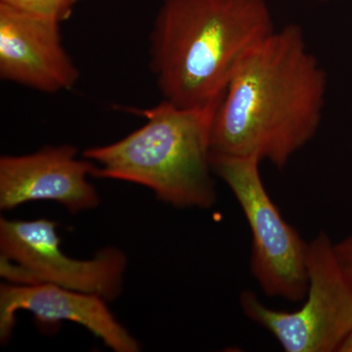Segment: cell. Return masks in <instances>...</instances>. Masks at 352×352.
<instances>
[{
	"instance_id": "obj_1",
	"label": "cell",
	"mask_w": 352,
	"mask_h": 352,
	"mask_svg": "<svg viewBox=\"0 0 352 352\" xmlns=\"http://www.w3.org/2000/svg\"><path fill=\"white\" fill-rule=\"evenodd\" d=\"M327 75L300 25L275 30L227 83L212 129V154L284 168L320 127Z\"/></svg>"
},
{
	"instance_id": "obj_2",
	"label": "cell",
	"mask_w": 352,
	"mask_h": 352,
	"mask_svg": "<svg viewBox=\"0 0 352 352\" xmlns=\"http://www.w3.org/2000/svg\"><path fill=\"white\" fill-rule=\"evenodd\" d=\"M275 30L267 0H162L149 65L163 100L182 108L217 100L245 55Z\"/></svg>"
},
{
	"instance_id": "obj_3",
	"label": "cell",
	"mask_w": 352,
	"mask_h": 352,
	"mask_svg": "<svg viewBox=\"0 0 352 352\" xmlns=\"http://www.w3.org/2000/svg\"><path fill=\"white\" fill-rule=\"evenodd\" d=\"M221 98L201 107L163 100L145 110L131 109L145 118V124L82 156L95 164V177L141 185L175 208H210L217 201L212 129Z\"/></svg>"
},
{
	"instance_id": "obj_4",
	"label": "cell",
	"mask_w": 352,
	"mask_h": 352,
	"mask_svg": "<svg viewBox=\"0 0 352 352\" xmlns=\"http://www.w3.org/2000/svg\"><path fill=\"white\" fill-rule=\"evenodd\" d=\"M307 276V300L296 311L267 307L251 291L241 294V307L251 320L267 329L285 351H339L352 331V279L326 233L308 244Z\"/></svg>"
},
{
	"instance_id": "obj_5",
	"label": "cell",
	"mask_w": 352,
	"mask_h": 352,
	"mask_svg": "<svg viewBox=\"0 0 352 352\" xmlns=\"http://www.w3.org/2000/svg\"><path fill=\"white\" fill-rule=\"evenodd\" d=\"M212 170L237 199L252 236L251 271L268 296L300 302L308 289V244L282 217L261 179L256 157L212 154Z\"/></svg>"
},
{
	"instance_id": "obj_6",
	"label": "cell",
	"mask_w": 352,
	"mask_h": 352,
	"mask_svg": "<svg viewBox=\"0 0 352 352\" xmlns=\"http://www.w3.org/2000/svg\"><path fill=\"white\" fill-rule=\"evenodd\" d=\"M54 220L0 219V276L8 283L50 284L100 296L113 302L122 294L126 254L104 248L92 258L62 251Z\"/></svg>"
},
{
	"instance_id": "obj_7",
	"label": "cell",
	"mask_w": 352,
	"mask_h": 352,
	"mask_svg": "<svg viewBox=\"0 0 352 352\" xmlns=\"http://www.w3.org/2000/svg\"><path fill=\"white\" fill-rule=\"evenodd\" d=\"M95 164L75 146H45L31 154L0 157V210L30 201L60 204L72 214L94 210L100 197L87 176Z\"/></svg>"
},
{
	"instance_id": "obj_8",
	"label": "cell",
	"mask_w": 352,
	"mask_h": 352,
	"mask_svg": "<svg viewBox=\"0 0 352 352\" xmlns=\"http://www.w3.org/2000/svg\"><path fill=\"white\" fill-rule=\"evenodd\" d=\"M61 22L0 4V76L44 94L72 89L80 71L65 50Z\"/></svg>"
},
{
	"instance_id": "obj_9",
	"label": "cell",
	"mask_w": 352,
	"mask_h": 352,
	"mask_svg": "<svg viewBox=\"0 0 352 352\" xmlns=\"http://www.w3.org/2000/svg\"><path fill=\"white\" fill-rule=\"evenodd\" d=\"M100 296L50 284L0 286V342L12 337L16 314L31 312L36 325L46 330L63 321L78 324L116 352L141 351L138 340L117 320Z\"/></svg>"
},
{
	"instance_id": "obj_10",
	"label": "cell",
	"mask_w": 352,
	"mask_h": 352,
	"mask_svg": "<svg viewBox=\"0 0 352 352\" xmlns=\"http://www.w3.org/2000/svg\"><path fill=\"white\" fill-rule=\"evenodd\" d=\"M0 4L61 23L69 19L75 6L73 0H0Z\"/></svg>"
},
{
	"instance_id": "obj_11",
	"label": "cell",
	"mask_w": 352,
	"mask_h": 352,
	"mask_svg": "<svg viewBox=\"0 0 352 352\" xmlns=\"http://www.w3.org/2000/svg\"><path fill=\"white\" fill-rule=\"evenodd\" d=\"M333 250L342 270L352 279V236L333 245Z\"/></svg>"
},
{
	"instance_id": "obj_12",
	"label": "cell",
	"mask_w": 352,
	"mask_h": 352,
	"mask_svg": "<svg viewBox=\"0 0 352 352\" xmlns=\"http://www.w3.org/2000/svg\"><path fill=\"white\" fill-rule=\"evenodd\" d=\"M340 352H352V331L344 342H342V346H340Z\"/></svg>"
},
{
	"instance_id": "obj_13",
	"label": "cell",
	"mask_w": 352,
	"mask_h": 352,
	"mask_svg": "<svg viewBox=\"0 0 352 352\" xmlns=\"http://www.w3.org/2000/svg\"><path fill=\"white\" fill-rule=\"evenodd\" d=\"M83 1V0H73L74 3H75V6L76 3H78V2Z\"/></svg>"
},
{
	"instance_id": "obj_14",
	"label": "cell",
	"mask_w": 352,
	"mask_h": 352,
	"mask_svg": "<svg viewBox=\"0 0 352 352\" xmlns=\"http://www.w3.org/2000/svg\"><path fill=\"white\" fill-rule=\"evenodd\" d=\"M317 1L323 2V1H326V0H317Z\"/></svg>"
}]
</instances>
